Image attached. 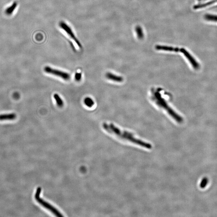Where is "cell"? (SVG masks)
<instances>
[{
	"label": "cell",
	"mask_w": 217,
	"mask_h": 217,
	"mask_svg": "<svg viewBox=\"0 0 217 217\" xmlns=\"http://www.w3.org/2000/svg\"><path fill=\"white\" fill-rule=\"evenodd\" d=\"M102 127L104 130L107 132L113 134L122 139L130 141L147 149H152V145L150 143L136 138L134 137L133 134L127 131H122L113 124H108L107 123H104L102 124Z\"/></svg>",
	"instance_id": "obj_1"
},
{
	"label": "cell",
	"mask_w": 217,
	"mask_h": 217,
	"mask_svg": "<svg viewBox=\"0 0 217 217\" xmlns=\"http://www.w3.org/2000/svg\"><path fill=\"white\" fill-rule=\"evenodd\" d=\"M152 99L155 102L156 104L160 107L163 108L168 111L169 114L178 123H181L183 122V119L181 116H179L169 106L164 99L162 98L160 94L158 92H154L152 93Z\"/></svg>",
	"instance_id": "obj_2"
},
{
	"label": "cell",
	"mask_w": 217,
	"mask_h": 217,
	"mask_svg": "<svg viewBox=\"0 0 217 217\" xmlns=\"http://www.w3.org/2000/svg\"><path fill=\"white\" fill-rule=\"evenodd\" d=\"M41 190V188L40 187H38L37 189L36 190V193H35V196H34L35 200H36V201L40 205L44 207L45 208L50 211V212H51L56 216H63L62 214L55 207L52 206L51 204H50L47 201H45L43 199L41 198V197H40Z\"/></svg>",
	"instance_id": "obj_3"
},
{
	"label": "cell",
	"mask_w": 217,
	"mask_h": 217,
	"mask_svg": "<svg viewBox=\"0 0 217 217\" xmlns=\"http://www.w3.org/2000/svg\"><path fill=\"white\" fill-rule=\"evenodd\" d=\"M59 26L63 30H64V32H65V33L68 35L69 38L75 42L79 48H82L81 43L79 42V40L74 35L73 31L68 25H67L66 23L64 22V21H60L59 23Z\"/></svg>",
	"instance_id": "obj_4"
},
{
	"label": "cell",
	"mask_w": 217,
	"mask_h": 217,
	"mask_svg": "<svg viewBox=\"0 0 217 217\" xmlns=\"http://www.w3.org/2000/svg\"><path fill=\"white\" fill-rule=\"evenodd\" d=\"M44 71L48 74L56 76L65 80H68L71 79V75L68 73L53 68L50 66H47L44 67Z\"/></svg>",
	"instance_id": "obj_5"
},
{
	"label": "cell",
	"mask_w": 217,
	"mask_h": 217,
	"mask_svg": "<svg viewBox=\"0 0 217 217\" xmlns=\"http://www.w3.org/2000/svg\"><path fill=\"white\" fill-rule=\"evenodd\" d=\"M180 52H181L184 55L194 69L196 70L200 68V65L198 63L188 51H187L184 48H182L180 49Z\"/></svg>",
	"instance_id": "obj_6"
},
{
	"label": "cell",
	"mask_w": 217,
	"mask_h": 217,
	"mask_svg": "<svg viewBox=\"0 0 217 217\" xmlns=\"http://www.w3.org/2000/svg\"><path fill=\"white\" fill-rule=\"evenodd\" d=\"M155 48L158 50L165 51L179 52H180V48L178 47H174L165 46H161V45H157L155 47Z\"/></svg>",
	"instance_id": "obj_7"
},
{
	"label": "cell",
	"mask_w": 217,
	"mask_h": 217,
	"mask_svg": "<svg viewBox=\"0 0 217 217\" xmlns=\"http://www.w3.org/2000/svg\"><path fill=\"white\" fill-rule=\"evenodd\" d=\"M105 77L107 79L109 80H112L117 82H122L124 80L122 77L116 75L111 73V72H107L105 74Z\"/></svg>",
	"instance_id": "obj_8"
},
{
	"label": "cell",
	"mask_w": 217,
	"mask_h": 217,
	"mask_svg": "<svg viewBox=\"0 0 217 217\" xmlns=\"http://www.w3.org/2000/svg\"><path fill=\"white\" fill-rule=\"evenodd\" d=\"M16 117V115L15 113L0 115V121L12 120L15 119Z\"/></svg>",
	"instance_id": "obj_9"
},
{
	"label": "cell",
	"mask_w": 217,
	"mask_h": 217,
	"mask_svg": "<svg viewBox=\"0 0 217 217\" xmlns=\"http://www.w3.org/2000/svg\"><path fill=\"white\" fill-rule=\"evenodd\" d=\"M54 98L56 101L57 105L59 107H62L64 106V102L62 99L60 98V96L58 94H54Z\"/></svg>",
	"instance_id": "obj_10"
},
{
	"label": "cell",
	"mask_w": 217,
	"mask_h": 217,
	"mask_svg": "<svg viewBox=\"0 0 217 217\" xmlns=\"http://www.w3.org/2000/svg\"><path fill=\"white\" fill-rule=\"evenodd\" d=\"M17 3L16 2H14L11 6L7 8L5 10V14L8 15H11L15 10V8L17 7Z\"/></svg>",
	"instance_id": "obj_11"
},
{
	"label": "cell",
	"mask_w": 217,
	"mask_h": 217,
	"mask_svg": "<svg viewBox=\"0 0 217 217\" xmlns=\"http://www.w3.org/2000/svg\"><path fill=\"white\" fill-rule=\"evenodd\" d=\"M84 102L86 106L90 108L92 107L95 104L94 101L89 97L85 98L84 99Z\"/></svg>",
	"instance_id": "obj_12"
},
{
	"label": "cell",
	"mask_w": 217,
	"mask_h": 217,
	"mask_svg": "<svg viewBox=\"0 0 217 217\" xmlns=\"http://www.w3.org/2000/svg\"><path fill=\"white\" fill-rule=\"evenodd\" d=\"M136 31L137 38L139 39H142L143 37V34L142 28L139 26H137L136 28Z\"/></svg>",
	"instance_id": "obj_13"
},
{
	"label": "cell",
	"mask_w": 217,
	"mask_h": 217,
	"mask_svg": "<svg viewBox=\"0 0 217 217\" xmlns=\"http://www.w3.org/2000/svg\"><path fill=\"white\" fill-rule=\"evenodd\" d=\"M205 19L208 21H217V16L216 15H207L205 16Z\"/></svg>",
	"instance_id": "obj_14"
},
{
	"label": "cell",
	"mask_w": 217,
	"mask_h": 217,
	"mask_svg": "<svg viewBox=\"0 0 217 217\" xmlns=\"http://www.w3.org/2000/svg\"><path fill=\"white\" fill-rule=\"evenodd\" d=\"M207 178H204L202 180L201 183H200V187L202 188H204L206 187V185L207 183Z\"/></svg>",
	"instance_id": "obj_15"
},
{
	"label": "cell",
	"mask_w": 217,
	"mask_h": 217,
	"mask_svg": "<svg viewBox=\"0 0 217 217\" xmlns=\"http://www.w3.org/2000/svg\"><path fill=\"white\" fill-rule=\"evenodd\" d=\"M82 78L81 72H77L75 75V79L77 81H80Z\"/></svg>",
	"instance_id": "obj_16"
}]
</instances>
